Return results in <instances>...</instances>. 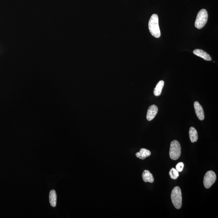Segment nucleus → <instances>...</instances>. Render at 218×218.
<instances>
[{
    "label": "nucleus",
    "mask_w": 218,
    "mask_h": 218,
    "mask_svg": "<svg viewBox=\"0 0 218 218\" xmlns=\"http://www.w3.org/2000/svg\"><path fill=\"white\" fill-rule=\"evenodd\" d=\"M189 136L190 141L192 143L196 142L198 139V133L195 128L191 127L189 130Z\"/></svg>",
    "instance_id": "obj_11"
},
{
    "label": "nucleus",
    "mask_w": 218,
    "mask_h": 218,
    "mask_svg": "<svg viewBox=\"0 0 218 218\" xmlns=\"http://www.w3.org/2000/svg\"><path fill=\"white\" fill-rule=\"evenodd\" d=\"M49 202L52 207H55L57 203V194L55 190H51L49 193Z\"/></svg>",
    "instance_id": "obj_13"
},
{
    "label": "nucleus",
    "mask_w": 218,
    "mask_h": 218,
    "mask_svg": "<svg viewBox=\"0 0 218 218\" xmlns=\"http://www.w3.org/2000/svg\"><path fill=\"white\" fill-rule=\"evenodd\" d=\"M171 198L173 205L176 209H179L181 207L182 198L181 190L180 187L176 186L172 190Z\"/></svg>",
    "instance_id": "obj_2"
},
{
    "label": "nucleus",
    "mask_w": 218,
    "mask_h": 218,
    "mask_svg": "<svg viewBox=\"0 0 218 218\" xmlns=\"http://www.w3.org/2000/svg\"><path fill=\"white\" fill-rule=\"evenodd\" d=\"M170 177L173 180H176L179 176V172L175 168H172L169 173Z\"/></svg>",
    "instance_id": "obj_14"
},
{
    "label": "nucleus",
    "mask_w": 218,
    "mask_h": 218,
    "mask_svg": "<svg viewBox=\"0 0 218 218\" xmlns=\"http://www.w3.org/2000/svg\"><path fill=\"white\" fill-rule=\"evenodd\" d=\"M208 19V14L205 9H201L197 15L195 23V27L200 29L206 24Z\"/></svg>",
    "instance_id": "obj_3"
},
{
    "label": "nucleus",
    "mask_w": 218,
    "mask_h": 218,
    "mask_svg": "<svg viewBox=\"0 0 218 218\" xmlns=\"http://www.w3.org/2000/svg\"><path fill=\"white\" fill-rule=\"evenodd\" d=\"M158 112V108L156 105H153L149 108L147 114V119L151 121L155 118Z\"/></svg>",
    "instance_id": "obj_7"
},
{
    "label": "nucleus",
    "mask_w": 218,
    "mask_h": 218,
    "mask_svg": "<svg viewBox=\"0 0 218 218\" xmlns=\"http://www.w3.org/2000/svg\"><path fill=\"white\" fill-rule=\"evenodd\" d=\"M194 107L195 113L198 119L200 120H204L205 119V113H204L203 109L198 101H196L194 102Z\"/></svg>",
    "instance_id": "obj_6"
},
{
    "label": "nucleus",
    "mask_w": 218,
    "mask_h": 218,
    "mask_svg": "<svg viewBox=\"0 0 218 218\" xmlns=\"http://www.w3.org/2000/svg\"><path fill=\"white\" fill-rule=\"evenodd\" d=\"M193 53L194 55H197L205 60L210 61L212 60V58L209 54L200 49H196L193 51Z\"/></svg>",
    "instance_id": "obj_8"
},
{
    "label": "nucleus",
    "mask_w": 218,
    "mask_h": 218,
    "mask_svg": "<svg viewBox=\"0 0 218 218\" xmlns=\"http://www.w3.org/2000/svg\"><path fill=\"white\" fill-rule=\"evenodd\" d=\"M216 179V175L214 172L210 170L207 172L204 178L203 183L205 188L209 189L214 184Z\"/></svg>",
    "instance_id": "obj_5"
},
{
    "label": "nucleus",
    "mask_w": 218,
    "mask_h": 218,
    "mask_svg": "<svg viewBox=\"0 0 218 218\" xmlns=\"http://www.w3.org/2000/svg\"><path fill=\"white\" fill-rule=\"evenodd\" d=\"M143 180L145 182L153 183L154 181L153 176L152 173L148 170H145L142 174Z\"/></svg>",
    "instance_id": "obj_10"
},
{
    "label": "nucleus",
    "mask_w": 218,
    "mask_h": 218,
    "mask_svg": "<svg viewBox=\"0 0 218 218\" xmlns=\"http://www.w3.org/2000/svg\"><path fill=\"white\" fill-rule=\"evenodd\" d=\"M148 26L150 33L153 37L156 38H159L160 37V30L157 15L154 14L151 17L149 22Z\"/></svg>",
    "instance_id": "obj_1"
},
{
    "label": "nucleus",
    "mask_w": 218,
    "mask_h": 218,
    "mask_svg": "<svg viewBox=\"0 0 218 218\" xmlns=\"http://www.w3.org/2000/svg\"><path fill=\"white\" fill-rule=\"evenodd\" d=\"M181 155V147L177 140H173L170 143L169 155L173 160H177Z\"/></svg>",
    "instance_id": "obj_4"
},
{
    "label": "nucleus",
    "mask_w": 218,
    "mask_h": 218,
    "mask_svg": "<svg viewBox=\"0 0 218 218\" xmlns=\"http://www.w3.org/2000/svg\"><path fill=\"white\" fill-rule=\"evenodd\" d=\"M164 81L160 80L157 83L154 91V95L156 96H159L161 94L162 89L164 85Z\"/></svg>",
    "instance_id": "obj_12"
},
{
    "label": "nucleus",
    "mask_w": 218,
    "mask_h": 218,
    "mask_svg": "<svg viewBox=\"0 0 218 218\" xmlns=\"http://www.w3.org/2000/svg\"><path fill=\"white\" fill-rule=\"evenodd\" d=\"M184 164L183 162H180V163L177 164V165H176V170L178 172L182 171L183 168H184Z\"/></svg>",
    "instance_id": "obj_15"
},
{
    "label": "nucleus",
    "mask_w": 218,
    "mask_h": 218,
    "mask_svg": "<svg viewBox=\"0 0 218 218\" xmlns=\"http://www.w3.org/2000/svg\"><path fill=\"white\" fill-rule=\"evenodd\" d=\"M151 155L150 151L145 148H141L139 152L136 154V156L140 159L144 160Z\"/></svg>",
    "instance_id": "obj_9"
}]
</instances>
